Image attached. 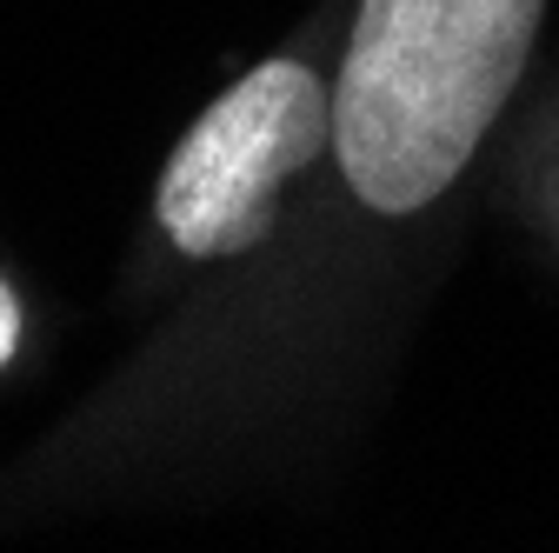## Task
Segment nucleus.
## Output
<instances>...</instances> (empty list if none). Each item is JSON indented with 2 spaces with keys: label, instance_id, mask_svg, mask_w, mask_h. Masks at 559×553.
Here are the masks:
<instances>
[{
  "label": "nucleus",
  "instance_id": "obj_1",
  "mask_svg": "<svg viewBox=\"0 0 559 553\" xmlns=\"http://www.w3.org/2000/svg\"><path fill=\"white\" fill-rule=\"evenodd\" d=\"M546 0H360L333 81V161L373 214L433 207L520 87Z\"/></svg>",
  "mask_w": 559,
  "mask_h": 553
},
{
  "label": "nucleus",
  "instance_id": "obj_2",
  "mask_svg": "<svg viewBox=\"0 0 559 553\" xmlns=\"http://www.w3.org/2000/svg\"><path fill=\"white\" fill-rule=\"evenodd\" d=\"M333 148V87L273 54L206 107L154 180V227L180 260H240L280 227L287 187Z\"/></svg>",
  "mask_w": 559,
  "mask_h": 553
},
{
  "label": "nucleus",
  "instance_id": "obj_3",
  "mask_svg": "<svg viewBox=\"0 0 559 553\" xmlns=\"http://www.w3.org/2000/svg\"><path fill=\"white\" fill-rule=\"evenodd\" d=\"M21 348H27V307H21L14 281L0 273V374H8V367L21 361Z\"/></svg>",
  "mask_w": 559,
  "mask_h": 553
}]
</instances>
